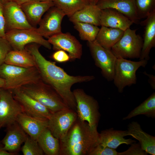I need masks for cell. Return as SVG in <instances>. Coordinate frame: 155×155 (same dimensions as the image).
<instances>
[{"label":"cell","mask_w":155,"mask_h":155,"mask_svg":"<svg viewBox=\"0 0 155 155\" xmlns=\"http://www.w3.org/2000/svg\"><path fill=\"white\" fill-rule=\"evenodd\" d=\"M40 45L35 43L27 45L25 48L32 55L42 80L51 86L70 108L76 111V104L71 90L74 84L92 80L93 75L71 76L54 62L47 60L39 51Z\"/></svg>","instance_id":"6da1fadb"},{"label":"cell","mask_w":155,"mask_h":155,"mask_svg":"<svg viewBox=\"0 0 155 155\" xmlns=\"http://www.w3.org/2000/svg\"><path fill=\"white\" fill-rule=\"evenodd\" d=\"M97 126H91L78 117L65 137L59 140L60 155H89L99 144Z\"/></svg>","instance_id":"7a4b0ae2"},{"label":"cell","mask_w":155,"mask_h":155,"mask_svg":"<svg viewBox=\"0 0 155 155\" xmlns=\"http://www.w3.org/2000/svg\"><path fill=\"white\" fill-rule=\"evenodd\" d=\"M20 88L52 113L69 108L57 92L42 80L24 85Z\"/></svg>","instance_id":"3957f363"},{"label":"cell","mask_w":155,"mask_h":155,"mask_svg":"<svg viewBox=\"0 0 155 155\" xmlns=\"http://www.w3.org/2000/svg\"><path fill=\"white\" fill-rule=\"evenodd\" d=\"M0 78L5 81L3 88L11 90L42 80L36 66L25 68L5 63L0 65Z\"/></svg>","instance_id":"277c9868"},{"label":"cell","mask_w":155,"mask_h":155,"mask_svg":"<svg viewBox=\"0 0 155 155\" xmlns=\"http://www.w3.org/2000/svg\"><path fill=\"white\" fill-rule=\"evenodd\" d=\"M146 60L131 61L121 58H117L113 81L119 93H122L127 86L135 84L136 72L140 67H145L147 64Z\"/></svg>","instance_id":"5b68a950"},{"label":"cell","mask_w":155,"mask_h":155,"mask_svg":"<svg viewBox=\"0 0 155 155\" xmlns=\"http://www.w3.org/2000/svg\"><path fill=\"white\" fill-rule=\"evenodd\" d=\"M136 30L128 28L120 39L112 47L111 51L117 58L140 59L143 40L136 33Z\"/></svg>","instance_id":"8992f818"},{"label":"cell","mask_w":155,"mask_h":155,"mask_svg":"<svg viewBox=\"0 0 155 155\" xmlns=\"http://www.w3.org/2000/svg\"><path fill=\"white\" fill-rule=\"evenodd\" d=\"M73 92L76 104L78 118L87 122L91 126H98L100 114L97 101L82 89H75Z\"/></svg>","instance_id":"52a82bcc"},{"label":"cell","mask_w":155,"mask_h":155,"mask_svg":"<svg viewBox=\"0 0 155 155\" xmlns=\"http://www.w3.org/2000/svg\"><path fill=\"white\" fill-rule=\"evenodd\" d=\"M34 29H14L6 32L5 38L13 50H22L27 44L35 43L51 49V46L48 40L45 39Z\"/></svg>","instance_id":"ba28073f"},{"label":"cell","mask_w":155,"mask_h":155,"mask_svg":"<svg viewBox=\"0 0 155 155\" xmlns=\"http://www.w3.org/2000/svg\"><path fill=\"white\" fill-rule=\"evenodd\" d=\"M88 45L96 66L108 81L113 80L117 58L111 50L101 46L95 40L88 42Z\"/></svg>","instance_id":"9c48e42d"},{"label":"cell","mask_w":155,"mask_h":155,"mask_svg":"<svg viewBox=\"0 0 155 155\" xmlns=\"http://www.w3.org/2000/svg\"><path fill=\"white\" fill-rule=\"evenodd\" d=\"M22 113V107L14 98L12 90L0 88V129L16 122L18 115Z\"/></svg>","instance_id":"30bf717a"},{"label":"cell","mask_w":155,"mask_h":155,"mask_svg":"<svg viewBox=\"0 0 155 155\" xmlns=\"http://www.w3.org/2000/svg\"><path fill=\"white\" fill-rule=\"evenodd\" d=\"M77 118L76 111L69 108L52 113L48 119V128L55 137L61 140Z\"/></svg>","instance_id":"8fae6325"},{"label":"cell","mask_w":155,"mask_h":155,"mask_svg":"<svg viewBox=\"0 0 155 155\" xmlns=\"http://www.w3.org/2000/svg\"><path fill=\"white\" fill-rule=\"evenodd\" d=\"M6 33L13 30L35 28L29 22L20 5L11 1L3 4Z\"/></svg>","instance_id":"7c38bea8"},{"label":"cell","mask_w":155,"mask_h":155,"mask_svg":"<svg viewBox=\"0 0 155 155\" xmlns=\"http://www.w3.org/2000/svg\"><path fill=\"white\" fill-rule=\"evenodd\" d=\"M48 40L55 51L63 50L67 52L70 60L80 59L82 53V44L76 38L69 33H60L49 38Z\"/></svg>","instance_id":"4fadbf2b"},{"label":"cell","mask_w":155,"mask_h":155,"mask_svg":"<svg viewBox=\"0 0 155 155\" xmlns=\"http://www.w3.org/2000/svg\"><path fill=\"white\" fill-rule=\"evenodd\" d=\"M12 90L14 98L22 106L24 113L36 118L49 119L52 113L46 107L20 88Z\"/></svg>","instance_id":"5bb4252c"},{"label":"cell","mask_w":155,"mask_h":155,"mask_svg":"<svg viewBox=\"0 0 155 155\" xmlns=\"http://www.w3.org/2000/svg\"><path fill=\"white\" fill-rule=\"evenodd\" d=\"M65 16L59 9L55 6L51 7L41 20L36 31L43 37L47 38L62 32V21Z\"/></svg>","instance_id":"9a60e30c"},{"label":"cell","mask_w":155,"mask_h":155,"mask_svg":"<svg viewBox=\"0 0 155 155\" xmlns=\"http://www.w3.org/2000/svg\"><path fill=\"white\" fill-rule=\"evenodd\" d=\"M28 135L16 121L7 127L6 134L1 143L0 149L17 154Z\"/></svg>","instance_id":"2e32d148"},{"label":"cell","mask_w":155,"mask_h":155,"mask_svg":"<svg viewBox=\"0 0 155 155\" xmlns=\"http://www.w3.org/2000/svg\"><path fill=\"white\" fill-rule=\"evenodd\" d=\"M96 5L101 10L115 9L127 17L133 23L138 24L140 23L135 0H99Z\"/></svg>","instance_id":"e0dca14e"},{"label":"cell","mask_w":155,"mask_h":155,"mask_svg":"<svg viewBox=\"0 0 155 155\" xmlns=\"http://www.w3.org/2000/svg\"><path fill=\"white\" fill-rule=\"evenodd\" d=\"M29 23L33 27L39 24L44 13L54 6L52 1L32 0L20 5Z\"/></svg>","instance_id":"ac0fdd59"},{"label":"cell","mask_w":155,"mask_h":155,"mask_svg":"<svg viewBox=\"0 0 155 155\" xmlns=\"http://www.w3.org/2000/svg\"><path fill=\"white\" fill-rule=\"evenodd\" d=\"M16 121L28 135L36 140L43 131L48 127V119L36 118L24 113L18 115Z\"/></svg>","instance_id":"d6986e66"},{"label":"cell","mask_w":155,"mask_h":155,"mask_svg":"<svg viewBox=\"0 0 155 155\" xmlns=\"http://www.w3.org/2000/svg\"><path fill=\"white\" fill-rule=\"evenodd\" d=\"M101 26L118 28L125 31L133 24L127 17L113 9L101 10L100 17Z\"/></svg>","instance_id":"ffe728a7"},{"label":"cell","mask_w":155,"mask_h":155,"mask_svg":"<svg viewBox=\"0 0 155 155\" xmlns=\"http://www.w3.org/2000/svg\"><path fill=\"white\" fill-rule=\"evenodd\" d=\"M140 24L145 26L143 38V46L140 60L150 59L149 54L151 49L155 47V10Z\"/></svg>","instance_id":"44dd1931"},{"label":"cell","mask_w":155,"mask_h":155,"mask_svg":"<svg viewBox=\"0 0 155 155\" xmlns=\"http://www.w3.org/2000/svg\"><path fill=\"white\" fill-rule=\"evenodd\" d=\"M127 136V131L114 130L113 128L101 131L99 133V144L103 146L116 149L122 144L131 145L136 141L131 139L124 138Z\"/></svg>","instance_id":"7402d4cb"},{"label":"cell","mask_w":155,"mask_h":155,"mask_svg":"<svg viewBox=\"0 0 155 155\" xmlns=\"http://www.w3.org/2000/svg\"><path fill=\"white\" fill-rule=\"evenodd\" d=\"M127 136L129 135L138 141L141 146L147 154L155 155V137L144 131L140 125L133 121L127 126Z\"/></svg>","instance_id":"603a6c76"},{"label":"cell","mask_w":155,"mask_h":155,"mask_svg":"<svg viewBox=\"0 0 155 155\" xmlns=\"http://www.w3.org/2000/svg\"><path fill=\"white\" fill-rule=\"evenodd\" d=\"M101 10L96 5L89 3L69 17V20L73 23L81 22L101 26Z\"/></svg>","instance_id":"cb8c5ba5"},{"label":"cell","mask_w":155,"mask_h":155,"mask_svg":"<svg viewBox=\"0 0 155 155\" xmlns=\"http://www.w3.org/2000/svg\"><path fill=\"white\" fill-rule=\"evenodd\" d=\"M4 63L21 67L29 68L36 66L32 55L25 48L22 50H12L7 54Z\"/></svg>","instance_id":"d4e9b609"},{"label":"cell","mask_w":155,"mask_h":155,"mask_svg":"<svg viewBox=\"0 0 155 155\" xmlns=\"http://www.w3.org/2000/svg\"><path fill=\"white\" fill-rule=\"evenodd\" d=\"M124 31L118 28L101 26L96 40L104 48L111 50L121 38Z\"/></svg>","instance_id":"484cf974"},{"label":"cell","mask_w":155,"mask_h":155,"mask_svg":"<svg viewBox=\"0 0 155 155\" xmlns=\"http://www.w3.org/2000/svg\"><path fill=\"white\" fill-rule=\"evenodd\" d=\"M37 140L46 155H60L59 140L53 135L48 127L41 133Z\"/></svg>","instance_id":"4316f807"},{"label":"cell","mask_w":155,"mask_h":155,"mask_svg":"<svg viewBox=\"0 0 155 155\" xmlns=\"http://www.w3.org/2000/svg\"><path fill=\"white\" fill-rule=\"evenodd\" d=\"M140 115H144L148 117L155 118V93L150 96L138 106L131 111L123 120L129 119Z\"/></svg>","instance_id":"83f0119b"},{"label":"cell","mask_w":155,"mask_h":155,"mask_svg":"<svg viewBox=\"0 0 155 155\" xmlns=\"http://www.w3.org/2000/svg\"><path fill=\"white\" fill-rule=\"evenodd\" d=\"M54 6L69 18L89 4L88 0H54Z\"/></svg>","instance_id":"f1b7e54d"},{"label":"cell","mask_w":155,"mask_h":155,"mask_svg":"<svg viewBox=\"0 0 155 155\" xmlns=\"http://www.w3.org/2000/svg\"><path fill=\"white\" fill-rule=\"evenodd\" d=\"M73 23L75 28L78 32L82 40L88 42L96 40L100 30L98 26L84 22H75Z\"/></svg>","instance_id":"f546056e"},{"label":"cell","mask_w":155,"mask_h":155,"mask_svg":"<svg viewBox=\"0 0 155 155\" xmlns=\"http://www.w3.org/2000/svg\"><path fill=\"white\" fill-rule=\"evenodd\" d=\"M137 15L140 19L146 18L155 10V0H135Z\"/></svg>","instance_id":"4dcf8cb0"},{"label":"cell","mask_w":155,"mask_h":155,"mask_svg":"<svg viewBox=\"0 0 155 155\" xmlns=\"http://www.w3.org/2000/svg\"><path fill=\"white\" fill-rule=\"evenodd\" d=\"M21 150L24 155H43L44 154L37 140L28 135Z\"/></svg>","instance_id":"1f68e13d"},{"label":"cell","mask_w":155,"mask_h":155,"mask_svg":"<svg viewBox=\"0 0 155 155\" xmlns=\"http://www.w3.org/2000/svg\"><path fill=\"white\" fill-rule=\"evenodd\" d=\"M89 155H118L115 149L103 146L98 144Z\"/></svg>","instance_id":"d6a6232c"},{"label":"cell","mask_w":155,"mask_h":155,"mask_svg":"<svg viewBox=\"0 0 155 155\" xmlns=\"http://www.w3.org/2000/svg\"><path fill=\"white\" fill-rule=\"evenodd\" d=\"M12 50L8 41L5 38L0 37V65L4 63L7 54Z\"/></svg>","instance_id":"836d02e7"},{"label":"cell","mask_w":155,"mask_h":155,"mask_svg":"<svg viewBox=\"0 0 155 155\" xmlns=\"http://www.w3.org/2000/svg\"><path fill=\"white\" fill-rule=\"evenodd\" d=\"M126 151L118 152V155H147L148 154L142 149L139 143L131 144Z\"/></svg>","instance_id":"e575fe53"},{"label":"cell","mask_w":155,"mask_h":155,"mask_svg":"<svg viewBox=\"0 0 155 155\" xmlns=\"http://www.w3.org/2000/svg\"><path fill=\"white\" fill-rule=\"evenodd\" d=\"M52 58L55 61L59 63H63L70 60L69 55L66 51L63 50L56 51L52 55Z\"/></svg>","instance_id":"d590c367"},{"label":"cell","mask_w":155,"mask_h":155,"mask_svg":"<svg viewBox=\"0 0 155 155\" xmlns=\"http://www.w3.org/2000/svg\"><path fill=\"white\" fill-rule=\"evenodd\" d=\"M5 22L4 16L3 4L0 2V37L5 38Z\"/></svg>","instance_id":"8d00e7d4"},{"label":"cell","mask_w":155,"mask_h":155,"mask_svg":"<svg viewBox=\"0 0 155 155\" xmlns=\"http://www.w3.org/2000/svg\"><path fill=\"white\" fill-rule=\"evenodd\" d=\"M143 73L147 75L149 77V82L151 87L153 89H155V76L152 74H149L145 71Z\"/></svg>","instance_id":"74e56055"},{"label":"cell","mask_w":155,"mask_h":155,"mask_svg":"<svg viewBox=\"0 0 155 155\" xmlns=\"http://www.w3.org/2000/svg\"><path fill=\"white\" fill-rule=\"evenodd\" d=\"M16 155L13 153L0 149V155Z\"/></svg>","instance_id":"f35d334b"},{"label":"cell","mask_w":155,"mask_h":155,"mask_svg":"<svg viewBox=\"0 0 155 155\" xmlns=\"http://www.w3.org/2000/svg\"><path fill=\"white\" fill-rule=\"evenodd\" d=\"M31 0H12V1H13L20 5L22 4Z\"/></svg>","instance_id":"ab89813d"},{"label":"cell","mask_w":155,"mask_h":155,"mask_svg":"<svg viewBox=\"0 0 155 155\" xmlns=\"http://www.w3.org/2000/svg\"><path fill=\"white\" fill-rule=\"evenodd\" d=\"M5 85V81L4 79L0 78V88H3Z\"/></svg>","instance_id":"60d3db41"},{"label":"cell","mask_w":155,"mask_h":155,"mask_svg":"<svg viewBox=\"0 0 155 155\" xmlns=\"http://www.w3.org/2000/svg\"><path fill=\"white\" fill-rule=\"evenodd\" d=\"M99 0H88L89 4L92 5H96Z\"/></svg>","instance_id":"b9f144b4"},{"label":"cell","mask_w":155,"mask_h":155,"mask_svg":"<svg viewBox=\"0 0 155 155\" xmlns=\"http://www.w3.org/2000/svg\"><path fill=\"white\" fill-rule=\"evenodd\" d=\"M12 0H0V2L3 4L5 3Z\"/></svg>","instance_id":"7bdbcfd3"},{"label":"cell","mask_w":155,"mask_h":155,"mask_svg":"<svg viewBox=\"0 0 155 155\" xmlns=\"http://www.w3.org/2000/svg\"><path fill=\"white\" fill-rule=\"evenodd\" d=\"M37 0V1H53L54 0Z\"/></svg>","instance_id":"ee69618b"},{"label":"cell","mask_w":155,"mask_h":155,"mask_svg":"<svg viewBox=\"0 0 155 155\" xmlns=\"http://www.w3.org/2000/svg\"><path fill=\"white\" fill-rule=\"evenodd\" d=\"M3 146L1 144V142H0V148H1Z\"/></svg>","instance_id":"f6af8a7d"}]
</instances>
